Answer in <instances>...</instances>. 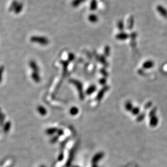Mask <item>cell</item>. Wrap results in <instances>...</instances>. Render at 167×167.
<instances>
[{
    "instance_id": "1",
    "label": "cell",
    "mask_w": 167,
    "mask_h": 167,
    "mask_svg": "<svg viewBox=\"0 0 167 167\" xmlns=\"http://www.w3.org/2000/svg\"><path fill=\"white\" fill-rule=\"evenodd\" d=\"M30 40L32 42L38 43L42 45H46L49 43V40L48 39L41 36H33L30 38Z\"/></svg>"
},
{
    "instance_id": "9",
    "label": "cell",
    "mask_w": 167,
    "mask_h": 167,
    "mask_svg": "<svg viewBox=\"0 0 167 167\" xmlns=\"http://www.w3.org/2000/svg\"><path fill=\"white\" fill-rule=\"evenodd\" d=\"M97 7H98V5H97L96 0H92L90 3V9L92 11H95L97 9Z\"/></svg>"
},
{
    "instance_id": "23",
    "label": "cell",
    "mask_w": 167,
    "mask_h": 167,
    "mask_svg": "<svg viewBox=\"0 0 167 167\" xmlns=\"http://www.w3.org/2000/svg\"><path fill=\"white\" fill-rule=\"evenodd\" d=\"M109 47L108 46L107 47H106V48H105V53L106 54V55H108L109 54Z\"/></svg>"
},
{
    "instance_id": "22",
    "label": "cell",
    "mask_w": 167,
    "mask_h": 167,
    "mask_svg": "<svg viewBox=\"0 0 167 167\" xmlns=\"http://www.w3.org/2000/svg\"><path fill=\"white\" fill-rule=\"evenodd\" d=\"M68 57H69V60L70 61H72L74 59L75 56H74V54H72V53H70V54H69Z\"/></svg>"
},
{
    "instance_id": "3",
    "label": "cell",
    "mask_w": 167,
    "mask_h": 167,
    "mask_svg": "<svg viewBox=\"0 0 167 167\" xmlns=\"http://www.w3.org/2000/svg\"><path fill=\"white\" fill-rule=\"evenodd\" d=\"M72 83H74V84L78 87V91H79V93H80V97L81 99H83V95L82 93V86L81 85V84L78 81L75 80H72L71 81Z\"/></svg>"
},
{
    "instance_id": "20",
    "label": "cell",
    "mask_w": 167,
    "mask_h": 167,
    "mask_svg": "<svg viewBox=\"0 0 167 167\" xmlns=\"http://www.w3.org/2000/svg\"><path fill=\"white\" fill-rule=\"evenodd\" d=\"M95 90V87L92 86V87H91V88H90L88 89V90H87L86 92H87V94H90V93H92L93 91H94Z\"/></svg>"
},
{
    "instance_id": "13",
    "label": "cell",
    "mask_w": 167,
    "mask_h": 167,
    "mask_svg": "<svg viewBox=\"0 0 167 167\" xmlns=\"http://www.w3.org/2000/svg\"><path fill=\"white\" fill-rule=\"evenodd\" d=\"M18 5V3L16 1H13L12 3V5H10V7L9 10V11H14L15 8L16 7V6Z\"/></svg>"
},
{
    "instance_id": "16",
    "label": "cell",
    "mask_w": 167,
    "mask_h": 167,
    "mask_svg": "<svg viewBox=\"0 0 167 167\" xmlns=\"http://www.w3.org/2000/svg\"><path fill=\"white\" fill-rule=\"evenodd\" d=\"M134 19L132 18H131L129 20V22H128V29H132V27L134 26Z\"/></svg>"
},
{
    "instance_id": "18",
    "label": "cell",
    "mask_w": 167,
    "mask_h": 167,
    "mask_svg": "<svg viewBox=\"0 0 167 167\" xmlns=\"http://www.w3.org/2000/svg\"><path fill=\"white\" fill-rule=\"evenodd\" d=\"M152 65H153V62L152 61H148L144 63V66L146 68H149V67H151L152 66Z\"/></svg>"
},
{
    "instance_id": "4",
    "label": "cell",
    "mask_w": 167,
    "mask_h": 167,
    "mask_svg": "<svg viewBox=\"0 0 167 167\" xmlns=\"http://www.w3.org/2000/svg\"><path fill=\"white\" fill-rule=\"evenodd\" d=\"M129 37V35L126 33L121 32L116 35V38L119 40H125Z\"/></svg>"
},
{
    "instance_id": "24",
    "label": "cell",
    "mask_w": 167,
    "mask_h": 167,
    "mask_svg": "<svg viewBox=\"0 0 167 167\" xmlns=\"http://www.w3.org/2000/svg\"><path fill=\"white\" fill-rule=\"evenodd\" d=\"M63 131H62V130H59V131H58V135H62L63 134Z\"/></svg>"
},
{
    "instance_id": "19",
    "label": "cell",
    "mask_w": 167,
    "mask_h": 167,
    "mask_svg": "<svg viewBox=\"0 0 167 167\" xmlns=\"http://www.w3.org/2000/svg\"><path fill=\"white\" fill-rule=\"evenodd\" d=\"M4 121V116L1 113V110H0V124L2 125L3 124V122Z\"/></svg>"
},
{
    "instance_id": "2",
    "label": "cell",
    "mask_w": 167,
    "mask_h": 167,
    "mask_svg": "<svg viewBox=\"0 0 167 167\" xmlns=\"http://www.w3.org/2000/svg\"><path fill=\"white\" fill-rule=\"evenodd\" d=\"M157 11L164 18L167 19V9L162 5H158L156 7Z\"/></svg>"
},
{
    "instance_id": "17",
    "label": "cell",
    "mask_w": 167,
    "mask_h": 167,
    "mask_svg": "<svg viewBox=\"0 0 167 167\" xmlns=\"http://www.w3.org/2000/svg\"><path fill=\"white\" fill-rule=\"evenodd\" d=\"M58 131V129L56 128H52V129H49L46 131V133H48L49 135H52L53 133H54Z\"/></svg>"
},
{
    "instance_id": "7",
    "label": "cell",
    "mask_w": 167,
    "mask_h": 167,
    "mask_svg": "<svg viewBox=\"0 0 167 167\" xmlns=\"http://www.w3.org/2000/svg\"><path fill=\"white\" fill-rule=\"evenodd\" d=\"M32 78L36 82H38L40 81V76L38 74V73L37 72H34L32 75Z\"/></svg>"
},
{
    "instance_id": "21",
    "label": "cell",
    "mask_w": 167,
    "mask_h": 167,
    "mask_svg": "<svg viewBox=\"0 0 167 167\" xmlns=\"http://www.w3.org/2000/svg\"><path fill=\"white\" fill-rule=\"evenodd\" d=\"M3 70H4V67H3L2 66H0V82H1L2 81V75Z\"/></svg>"
},
{
    "instance_id": "5",
    "label": "cell",
    "mask_w": 167,
    "mask_h": 167,
    "mask_svg": "<svg viewBox=\"0 0 167 167\" xmlns=\"http://www.w3.org/2000/svg\"><path fill=\"white\" fill-rule=\"evenodd\" d=\"M29 65L30 66V67L34 70L35 72H38V65H36V63L34 61H30L29 62Z\"/></svg>"
},
{
    "instance_id": "10",
    "label": "cell",
    "mask_w": 167,
    "mask_h": 167,
    "mask_svg": "<svg viewBox=\"0 0 167 167\" xmlns=\"http://www.w3.org/2000/svg\"><path fill=\"white\" fill-rule=\"evenodd\" d=\"M38 111L39 112V113L41 115L44 116V115H46V110L45 109V108H43V107H42L41 106H39L38 107Z\"/></svg>"
},
{
    "instance_id": "11",
    "label": "cell",
    "mask_w": 167,
    "mask_h": 167,
    "mask_svg": "<svg viewBox=\"0 0 167 167\" xmlns=\"http://www.w3.org/2000/svg\"><path fill=\"white\" fill-rule=\"evenodd\" d=\"M84 1H86V0H74L72 2V6L76 7H78Z\"/></svg>"
},
{
    "instance_id": "12",
    "label": "cell",
    "mask_w": 167,
    "mask_h": 167,
    "mask_svg": "<svg viewBox=\"0 0 167 167\" xmlns=\"http://www.w3.org/2000/svg\"><path fill=\"white\" fill-rule=\"evenodd\" d=\"M10 122H7L6 123L5 125H4V128H3V131L4 132H7L10 129Z\"/></svg>"
},
{
    "instance_id": "15",
    "label": "cell",
    "mask_w": 167,
    "mask_h": 167,
    "mask_svg": "<svg viewBox=\"0 0 167 167\" xmlns=\"http://www.w3.org/2000/svg\"><path fill=\"white\" fill-rule=\"evenodd\" d=\"M78 112V108H76V107H73V108H72L70 110V113L72 115H76Z\"/></svg>"
},
{
    "instance_id": "6",
    "label": "cell",
    "mask_w": 167,
    "mask_h": 167,
    "mask_svg": "<svg viewBox=\"0 0 167 167\" xmlns=\"http://www.w3.org/2000/svg\"><path fill=\"white\" fill-rule=\"evenodd\" d=\"M88 20L90 22L92 23H95L98 21V17L95 14H91L89 16Z\"/></svg>"
},
{
    "instance_id": "8",
    "label": "cell",
    "mask_w": 167,
    "mask_h": 167,
    "mask_svg": "<svg viewBox=\"0 0 167 167\" xmlns=\"http://www.w3.org/2000/svg\"><path fill=\"white\" fill-rule=\"evenodd\" d=\"M22 9H23V5L22 3H18V5L16 6V7L14 10V12L16 14H18V13H20L22 11Z\"/></svg>"
},
{
    "instance_id": "14",
    "label": "cell",
    "mask_w": 167,
    "mask_h": 167,
    "mask_svg": "<svg viewBox=\"0 0 167 167\" xmlns=\"http://www.w3.org/2000/svg\"><path fill=\"white\" fill-rule=\"evenodd\" d=\"M118 28L120 30V31H123V30L124 29V23H123L122 20L118 22Z\"/></svg>"
}]
</instances>
